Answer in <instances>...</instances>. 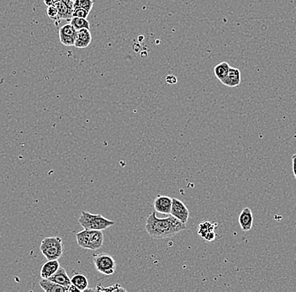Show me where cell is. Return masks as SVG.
Wrapping results in <instances>:
<instances>
[{"label":"cell","instance_id":"6da1fadb","mask_svg":"<svg viewBox=\"0 0 296 292\" xmlns=\"http://www.w3.org/2000/svg\"><path fill=\"white\" fill-rule=\"evenodd\" d=\"M145 228L148 235L153 239H164L174 237L179 232L186 229V224L172 215L165 218H159L155 212H153L146 218Z\"/></svg>","mask_w":296,"mask_h":292},{"label":"cell","instance_id":"7a4b0ae2","mask_svg":"<svg viewBox=\"0 0 296 292\" xmlns=\"http://www.w3.org/2000/svg\"><path fill=\"white\" fill-rule=\"evenodd\" d=\"M77 244L79 247L89 250H98L104 242V233L101 230L84 229L76 233Z\"/></svg>","mask_w":296,"mask_h":292},{"label":"cell","instance_id":"3957f363","mask_svg":"<svg viewBox=\"0 0 296 292\" xmlns=\"http://www.w3.org/2000/svg\"><path fill=\"white\" fill-rule=\"evenodd\" d=\"M79 223L84 229L89 230L104 231L115 225L113 221L104 217L101 214H92L88 211H82Z\"/></svg>","mask_w":296,"mask_h":292},{"label":"cell","instance_id":"277c9868","mask_svg":"<svg viewBox=\"0 0 296 292\" xmlns=\"http://www.w3.org/2000/svg\"><path fill=\"white\" fill-rule=\"evenodd\" d=\"M40 250L47 260L60 259L63 254L62 238L59 237H45L41 241Z\"/></svg>","mask_w":296,"mask_h":292},{"label":"cell","instance_id":"5b68a950","mask_svg":"<svg viewBox=\"0 0 296 292\" xmlns=\"http://www.w3.org/2000/svg\"><path fill=\"white\" fill-rule=\"evenodd\" d=\"M93 263L96 270L105 276H111L116 270V262L111 255L108 254H100L94 255Z\"/></svg>","mask_w":296,"mask_h":292},{"label":"cell","instance_id":"8992f818","mask_svg":"<svg viewBox=\"0 0 296 292\" xmlns=\"http://www.w3.org/2000/svg\"><path fill=\"white\" fill-rule=\"evenodd\" d=\"M170 214L184 224H187L189 221V209L187 208L186 205L184 202L177 198H172V209Z\"/></svg>","mask_w":296,"mask_h":292},{"label":"cell","instance_id":"52a82bcc","mask_svg":"<svg viewBox=\"0 0 296 292\" xmlns=\"http://www.w3.org/2000/svg\"><path fill=\"white\" fill-rule=\"evenodd\" d=\"M77 31L71 24H67L59 29V38L62 45L74 46L77 38Z\"/></svg>","mask_w":296,"mask_h":292},{"label":"cell","instance_id":"ba28073f","mask_svg":"<svg viewBox=\"0 0 296 292\" xmlns=\"http://www.w3.org/2000/svg\"><path fill=\"white\" fill-rule=\"evenodd\" d=\"M172 198L166 196H158L153 201V207L157 212L169 215L172 209Z\"/></svg>","mask_w":296,"mask_h":292},{"label":"cell","instance_id":"9c48e42d","mask_svg":"<svg viewBox=\"0 0 296 292\" xmlns=\"http://www.w3.org/2000/svg\"><path fill=\"white\" fill-rule=\"evenodd\" d=\"M56 6L58 8L60 19H66L69 21L72 19L73 17L72 14H73L74 1L61 0Z\"/></svg>","mask_w":296,"mask_h":292},{"label":"cell","instance_id":"30bf717a","mask_svg":"<svg viewBox=\"0 0 296 292\" xmlns=\"http://www.w3.org/2000/svg\"><path fill=\"white\" fill-rule=\"evenodd\" d=\"M239 224L243 232H249L253 227V215L252 210L249 207L244 208L239 215Z\"/></svg>","mask_w":296,"mask_h":292},{"label":"cell","instance_id":"8fae6325","mask_svg":"<svg viewBox=\"0 0 296 292\" xmlns=\"http://www.w3.org/2000/svg\"><path fill=\"white\" fill-rule=\"evenodd\" d=\"M241 72L238 68L236 67H230L229 72L227 77L222 80V84L230 88H234L238 86L241 84Z\"/></svg>","mask_w":296,"mask_h":292},{"label":"cell","instance_id":"7c38bea8","mask_svg":"<svg viewBox=\"0 0 296 292\" xmlns=\"http://www.w3.org/2000/svg\"><path fill=\"white\" fill-rule=\"evenodd\" d=\"M92 41L89 29H81L77 31V38L74 43V46L79 49H84L88 47Z\"/></svg>","mask_w":296,"mask_h":292},{"label":"cell","instance_id":"4fadbf2b","mask_svg":"<svg viewBox=\"0 0 296 292\" xmlns=\"http://www.w3.org/2000/svg\"><path fill=\"white\" fill-rule=\"evenodd\" d=\"M48 280H52L53 282L57 283L58 285H62L64 287H67L69 290L70 285H72L71 278L68 276L64 268L60 266L58 271L56 272L53 276L48 278Z\"/></svg>","mask_w":296,"mask_h":292},{"label":"cell","instance_id":"5bb4252c","mask_svg":"<svg viewBox=\"0 0 296 292\" xmlns=\"http://www.w3.org/2000/svg\"><path fill=\"white\" fill-rule=\"evenodd\" d=\"M60 268V263L58 259L56 260H47L46 263H44L41 270V279H48L58 271Z\"/></svg>","mask_w":296,"mask_h":292},{"label":"cell","instance_id":"9a60e30c","mask_svg":"<svg viewBox=\"0 0 296 292\" xmlns=\"http://www.w3.org/2000/svg\"><path fill=\"white\" fill-rule=\"evenodd\" d=\"M39 284H40L41 289L45 290V292L68 291V289L67 287L58 285L57 283L53 282V281L48 280V279H42Z\"/></svg>","mask_w":296,"mask_h":292},{"label":"cell","instance_id":"2e32d148","mask_svg":"<svg viewBox=\"0 0 296 292\" xmlns=\"http://www.w3.org/2000/svg\"><path fill=\"white\" fill-rule=\"evenodd\" d=\"M71 282H72V285L79 289V291H85L88 290L89 281L86 276L83 274H75L71 278Z\"/></svg>","mask_w":296,"mask_h":292},{"label":"cell","instance_id":"e0dca14e","mask_svg":"<svg viewBox=\"0 0 296 292\" xmlns=\"http://www.w3.org/2000/svg\"><path fill=\"white\" fill-rule=\"evenodd\" d=\"M230 67H231V66L227 62H222L219 63V64L216 65L214 67V74H215L216 79L221 82L225 78L227 77V75H228Z\"/></svg>","mask_w":296,"mask_h":292},{"label":"cell","instance_id":"ac0fdd59","mask_svg":"<svg viewBox=\"0 0 296 292\" xmlns=\"http://www.w3.org/2000/svg\"><path fill=\"white\" fill-rule=\"evenodd\" d=\"M217 227L216 223H210V222H205L199 225L198 234L202 238H205L206 235L209 234L210 232H215V228Z\"/></svg>","mask_w":296,"mask_h":292},{"label":"cell","instance_id":"d6986e66","mask_svg":"<svg viewBox=\"0 0 296 292\" xmlns=\"http://www.w3.org/2000/svg\"><path fill=\"white\" fill-rule=\"evenodd\" d=\"M70 24L74 27L76 31L81 29H90V24L89 20L85 18H79V17H72L70 20Z\"/></svg>","mask_w":296,"mask_h":292},{"label":"cell","instance_id":"ffe728a7","mask_svg":"<svg viewBox=\"0 0 296 292\" xmlns=\"http://www.w3.org/2000/svg\"><path fill=\"white\" fill-rule=\"evenodd\" d=\"M93 0H76L74 2V8H83L90 13L93 8Z\"/></svg>","mask_w":296,"mask_h":292},{"label":"cell","instance_id":"44dd1931","mask_svg":"<svg viewBox=\"0 0 296 292\" xmlns=\"http://www.w3.org/2000/svg\"><path fill=\"white\" fill-rule=\"evenodd\" d=\"M46 14H47L48 17L51 19H53V21L57 23V24H59L61 19H60L59 15H58V10L57 6H49V7H47Z\"/></svg>","mask_w":296,"mask_h":292},{"label":"cell","instance_id":"7402d4cb","mask_svg":"<svg viewBox=\"0 0 296 292\" xmlns=\"http://www.w3.org/2000/svg\"><path fill=\"white\" fill-rule=\"evenodd\" d=\"M89 11L85 10V9H83V8H74L73 9V14H72V16L73 17H79V18H85V19H87V17L89 16Z\"/></svg>","mask_w":296,"mask_h":292},{"label":"cell","instance_id":"603a6c76","mask_svg":"<svg viewBox=\"0 0 296 292\" xmlns=\"http://www.w3.org/2000/svg\"><path fill=\"white\" fill-rule=\"evenodd\" d=\"M166 82H167L168 84H177L178 79L177 78L174 76V75H168V76L166 78Z\"/></svg>","mask_w":296,"mask_h":292},{"label":"cell","instance_id":"cb8c5ba5","mask_svg":"<svg viewBox=\"0 0 296 292\" xmlns=\"http://www.w3.org/2000/svg\"><path fill=\"white\" fill-rule=\"evenodd\" d=\"M44 4H45L47 7L49 6H56L61 0H43Z\"/></svg>","mask_w":296,"mask_h":292},{"label":"cell","instance_id":"d4e9b609","mask_svg":"<svg viewBox=\"0 0 296 292\" xmlns=\"http://www.w3.org/2000/svg\"><path fill=\"white\" fill-rule=\"evenodd\" d=\"M292 163H293V173H294V178L296 179V156L292 157Z\"/></svg>","mask_w":296,"mask_h":292},{"label":"cell","instance_id":"484cf974","mask_svg":"<svg viewBox=\"0 0 296 292\" xmlns=\"http://www.w3.org/2000/svg\"><path fill=\"white\" fill-rule=\"evenodd\" d=\"M72 1H74V2H75V1H76V0H72Z\"/></svg>","mask_w":296,"mask_h":292},{"label":"cell","instance_id":"4316f807","mask_svg":"<svg viewBox=\"0 0 296 292\" xmlns=\"http://www.w3.org/2000/svg\"><path fill=\"white\" fill-rule=\"evenodd\" d=\"M294 155H295V156H296V154H294Z\"/></svg>","mask_w":296,"mask_h":292}]
</instances>
